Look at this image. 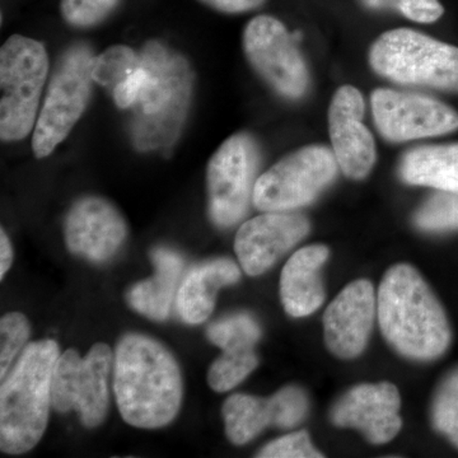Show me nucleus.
<instances>
[{
  "label": "nucleus",
  "instance_id": "nucleus-7",
  "mask_svg": "<svg viewBox=\"0 0 458 458\" xmlns=\"http://www.w3.org/2000/svg\"><path fill=\"white\" fill-rule=\"evenodd\" d=\"M87 45L68 47L54 69L44 102L33 129L32 150L47 158L73 131L89 106L92 87V62Z\"/></svg>",
  "mask_w": 458,
  "mask_h": 458
},
{
  "label": "nucleus",
  "instance_id": "nucleus-6",
  "mask_svg": "<svg viewBox=\"0 0 458 458\" xmlns=\"http://www.w3.org/2000/svg\"><path fill=\"white\" fill-rule=\"evenodd\" d=\"M49 55L40 41L13 35L0 50V138L18 141L29 137L40 113L49 77Z\"/></svg>",
  "mask_w": 458,
  "mask_h": 458
},
{
  "label": "nucleus",
  "instance_id": "nucleus-33",
  "mask_svg": "<svg viewBox=\"0 0 458 458\" xmlns=\"http://www.w3.org/2000/svg\"><path fill=\"white\" fill-rule=\"evenodd\" d=\"M207 7L225 14H242L261 7L267 0H199Z\"/></svg>",
  "mask_w": 458,
  "mask_h": 458
},
{
  "label": "nucleus",
  "instance_id": "nucleus-17",
  "mask_svg": "<svg viewBox=\"0 0 458 458\" xmlns=\"http://www.w3.org/2000/svg\"><path fill=\"white\" fill-rule=\"evenodd\" d=\"M376 315L377 297L370 282L360 279L346 285L325 311L328 351L340 360L360 355L369 344Z\"/></svg>",
  "mask_w": 458,
  "mask_h": 458
},
{
  "label": "nucleus",
  "instance_id": "nucleus-8",
  "mask_svg": "<svg viewBox=\"0 0 458 458\" xmlns=\"http://www.w3.org/2000/svg\"><path fill=\"white\" fill-rule=\"evenodd\" d=\"M339 168L330 148H301L258 177L252 203L261 212H294L311 204L336 179Z\"/></svg>",
  "mask_w": 458,
  "mask_h": 458
},
{
  "label": "nucleus",
  "instance_id": "nucleus-28",
  "mask_svg": "<svg viewBox=\"0 0 458 458\" xmlns=\"http://www.w3.org/2000/svg\"><path fill=\"white\" fill-rule=\"evenodd\" d=\"M123 0H62L60 13L66 25L89 30L101 25Z\"/></svg>",
  "mask_w": 458,
  "mask_h": 458
},
{
  "label": "nucleus",
  "instance_id": "nucleus-5",
  "mask_svg": "<svg viewBox=\"0 0 458 458\" xmlns=\"http://www.w3.org/2000/svg\"><path fill=\"white\" fill-rule=\"evenodd\" d=\"M369 64L391 82L458 92V47L414 30L382 33L370 47Z\"/></svg>",
  "mask_w": 458,
  "mask_h": 458
},
{
  "label": "nucleus",
  "instance_id": "nucleus-1",
  "mask_svg": "<svg viewBox=\"0 0 458 458\" xmlns=\"http://www.w3.org/2000/svg\"><path fill=\"white\" fill-rule=\"evenodd\" d=\"M114 393L123 420L140 429L174 421L182 401L180 367L152 337L128 334L116 346Z\"/></svg>",
  "mask_w": 458,
  "mask_h": 458
},
{
  "label": "nucleus",
  "instance_id": "nucleus-27",
  "mask_svg": "<svg viewBox=\"0 0 458 458\" xmlns=\"http://www.w3.org/2000/svg\"><path fill=\"white\" fill-rule=\"evenodd\" d=\"M433 427L458 447V369L439 386L432 405Z\"/></svg>",
  "mask_w": 458,
  "mask_h": 458
},
{
  "label": "nucleus",
  "instance_id": "nucleus-21",
  "mask_svg": "<svg viewBox=\"0 0 458 458\" xmlns=\"http://www.w3.org/2000/svg\"><path fill=\"white\" fill-rule=\"evenodd\" d=\"M150 258L156 265L155 276L132 286L128 302L141 315L155 321H165L171 312L183 260L177 252L164 247L153 250Z\"/></svg>",
  "mask_w": 458,
  "mask_h": 458
},
{
  "label": "nucleus",
  "instance_id": "nucleus-2",
  "mask_svg": "<svg viewBox=\"0 0 458 458\" xmlns=\"http://www.w3.org/2000/svg\"><path fill=\"white\" fill-rule=\"evenodd\" d=\"M377 318L386 340L410 360H437L450 346L445 310L408 264L394 265L385 274L377 294Z\"/></svg>",
  "mask_w": 458,
  "mask_h": 458
},
{
  "label": "nucleus",
  "instance_id": "nucleus-18",
  "mask_svg": "<svg viewBox=\"0 0 458 458\" xmlns=\"http://www.w3.org/2000/svg\"><path fill=\"white\" fill-rule=\"evenodd\" d=\"M401 397L390 382L360 385L337 400L331 410V421L340 428H355L373 445L393 441L403 420Z\"/></svg>",
  "mask_w": 458,
  "mask_h": 458
},
{
  "label": "nucleus",
  "instance_id": "nucleus-19",
  "mask_svg": "<svg viewBox=\"0 0 458 458\" xmlns=\"http://www.w3.org/2000/svg\"><path fill=\"white\" fill-rule=\"evenodd\" d=\"M328 255L327 246H306L294 252L286 262L280 276V298L292 318H306L324 303L321 269Z\"/></svg>",
  "mask_w": 458,
  "mask_h": 458
},
{
  "label": "nucleus",
  "instance_id": "nucleus-29",
  "mask_svg": "<svg viewBox=\"0 0 458 458\" xmlns=\"http://www.w3.org/2000/svg\"><path fill=\"white\" fill-rule=\"evenodd\" d=\"M29 319L20 312H9L0 321V378H5L12 364L30 337Z\"/></svg>",
  "mask_w": 458,
  "mask_h": 458
},
{
  "label": "nucleus",
  "instance_id": "nucleus-32",
  "mask_svg": "<svg viewBox=\"0 0 458 458\" xmlns=\"http://www.w3.org/2000/svg\"><path fill=\"white\" fill-rule=\"evenodd\" d=\"M148 81H149V72L140 63V65L113 89V98L116 106L123 110L131 108L132 105L140 98L143 89H146Z\"/></svg>",
  "mask_w": 458,
  "mask_h": 458
},
{
  "label": "nucleus",
  "instance_id": "nucleus-24",
  "mask_svg": "<svg viewBox=\"0 0 458 458\" xmlns=\"http://www.w3.org/2000/svg\"><path fill=\"white\" fill-rule=\"evenodd\" d=\"M261 336L258 321L249 313H236L214 322L208 327V337L222 351L254 348Z\"/></svg>",
  "mask_w": 458,
  "mask_h": 458
},
{
  "label": "nucleus",
  "instance_id": "nucleus-16",
  "mask_svg": "<svg viewBox=\"0 0 458 458\" xmlns=\"http://www.w3.org/2000/svg\"><path fill=\"white\" fill-rule=\"evenodd\" d=\"M64 234L72 254L105 262L122 249L128 225L123 214L106 199L86 197L75 201L66 214Z\"/></svg>",
  "mask_w": 458,
  "mask_h": 458
},
{
  "label": "nucleus",
  "instance_id": "nucleus-31",
  "mask_svg": "<svg viewBox=\"0 0 458 458\" xmlns=\"http://www.w3.org/2000/svg\"><path fill=\"white\" fill-rule=\"evenodd\" d=\"M258 457L261 458H321L324 454L313 447L307 432L288 434L265 445Z\"/></svg>",
  "mask_w": 458,
  "mask_h": 458
},
{
  "label": "nucleus",
  "instance_id": "nucleus-13",
  "mask_svg": "<svg viewBox=\"0 0 458 458\" xmlns=\"http://www.w3.org/2000/svg\"><path fill=\"white\" fill-rule=\"evenodd\" d=\"M309 397L297 386H288L270 399L234 394L222 409L225 433L233 445H246L265 428L292 429L300 426L309 414Z\"/></svg>",
  "mask_w": 458,
  "mask_h": 458
},
{
  "label": "nucleus",
  "instance_id": "nucleus-23",
  "mask_svg": "<svg viewBox=\"0 0 458 458\" xmlns=\"http://www.w3.org/2000/svg\"><path fill=\"white\" fill-rule=\"evenodd\" d=\"M254 348L223 351L208 373V382L216 393H227L240 385L258 367Z\"/></svg>",
  "mask_w": 458,
  "mask_h": 458
},
{
  "label": "nucleus",
  "instance_id": "nucleus-3",
  "mask_svg": "<svg viewBox=\"0 0 458 458\" xmlns=\"http://www.w3.org/2000/svg\"><path fill=\"white\" fill-rule=\"evenodd\" d=\"M140 57L149 81L131 108V140L140 152L167 149L188 119L194 73L185 57L161 42H148Z\"/></svg>",
  "mask_w": 458,
  "mask_h": 458
},
{
  "label": "nucleus",
  "instance_id": "nucleus-20",
  "mask_svg": "<svg viewBox=\"0 0 458 458\" xmlns=\"http://www.w3.org/2000/svg\"><path fill=\"white\" fill-rule=\"evenodd\" d=\"M240 279V267L229 259H216L195 267L177 291L176 309L180 318L186 324H203L212 315L219 289Z\"/></svg>",
  "mask_w": 458,
  "mask_h": 458
},
{
  "label": "nucleus",
  "instance_id": "nucleus-15",
  "mask_svg": "<svg viewBox=\"0 0 458 458\" xmlns=\"http://www.w3.org/2000/svg\"><path fill=\"white\" fill-rule=\"evenodd\" d=\"M310 229L309 219L295 212H264L250 219L238 229L234 241L241 267L249 276H261L298 245Z\"/></svg>",
  "mask_w": 458,
  "mask_h": 458
},
{
  "label": "nucleus",
  "instance_id": "nucleus-26",
  "mask_svg": "<svg viewBox=\"0 0 458 458\" xmlns=\"http://www.w3.org/2000/svg\"><path fill=\"white\" fill-rule=\"evenodd\" d=\"M414 225L424 232H448L458 229V194L442 191L432 195L414 216Z\"/></svg>",
  "mask_w": 458,
  "mask_h": 458
},
{
  "label": "nucleus",
  "instance_id": "nucleus-30",
  "mask_svg": "<svg viewBox=\"0 0 458 458\" xmlns=\"http://www.w3.org/2000/svg\"><path fill=\"white\" fill-rule=\"evenodd\" d=\"M363 7L373 11L399 12L418 23H434L445 13L439 0H360Z\"/></svg>",
  "mask_w": 458,
  "mask_h": 458
},
{
  "label": "nucleus",
  "instance_id": "nucleus-9",
  "mask_svg": "<svg viewBox=\"0 0 458 458\" xmlns=\"http://www.w3.org/2000/svg\"><path fill=\"white\" fill-rule=\"evenodd\" d=\"M259 164L258 141L247 132L232 135L214 153L207 170L208 204L214 225L232 227L245 216Z\"/></svg>",
  "mask_w": 458,
  "mask_h": 458
},
{
  "label": "nucleus",
  "instance_id": "nucleus-10",
  "mask_svg": "<svg viewBox=\"0 0 458 458\" xmlns=\"http://www.w3.org/2000/svg\"><path fill=\"white\" fill-rule=\"evenodd\" d=\"M113 352L106 344H95L86 358L73 349L59 355L53 377V406L59 412L77 410L87 428L102 424L110 403Z\"/></svg>",
  "mask_w": 458,
  "mask_h": 458
},
{
  "label": "nucleus",
  "instance_id": "nucleus-22",
  "mask_svg": "<svg viewBox=\"0 0 458 458\" xmlns=\"http://www.w3.org/2000/svg\"><path fill=\"white\" fill-rule=\"evenodd\" d=\"M401 180L458 194V143L409 150L401 159Z\"/></svg>",
  "mask_w": 458,
  "mask_h": 458
},
{
  "label": "nucleus",
  "instance_id": "nucleus-12",
  "mask_svg": "<svg viewBox=\"0 0 458 458\" xmlns=\"http://www.w3.org/2000/svg\"><path fill=\"white\" fill-rule=\"evenodd\" d=\"M370 102L379 134L393 143L439 137L458 129L457 111L436 98L378 89Z\"/></svg>",
  "mask_w": 458,
  "mask_h": 458
},
{
  "label": "nucleus",
  "instance_id": "nucleus-14",
  "mask_svg": "<svg viewBox=\"0 0 458 458\" xmlns=\"http://www.w3.org/2000/svg\"><path fill=\"white\" fill-rule=\"evenodd\" d=\"M366 102L360 90L343 86L328 108V132L340 170L348 179L363 180L376 164V141L364 125Z\"/></svg>",
  "mask_w": 458,
  "mask_h": 458
},
{
  "label": "nucleus",
  "instance_id": "nucleus-11",
  "mask_svg": "<svg viewBox=\"0 0 458 458\" xmlns=\"http://www.w3.org/2000/svg\"><path fill=\"white\" fill-rule=\"evenodd\" d=\"M247 62L271 89L286 99H300L310 89V72L291 33L271 16L252 18L242 35Z\"/></svg>",
  "mask_w": 458,
  "mask_h": 458
},
{
  "label": "nucleus",
  "instance_id": "nucleus-34",
  "mask_svg": "<svg viewBox=\"0 0 458 458\" xmlns=\"http://www.w3.org/2000/svg\"><path fill=\"white\" fill-rule=\"evenodd\" d=\"M13 262V247L4 229L0 231V278H4L5 274L11 269Z\"/></svg>",
  "mask_w": 458,
  "mask_h": 458
},
{
  "label": "nucleus",
  "instance_id": "nucleus-4",
  "mask_svg": "<svg viewBox=\"0 0 458 458\" xmlns=\"http://www.w3.org/2000/svg\"><path fill=\"white\" fill-rule=\"evenodd\" d=\"M54 340L30 344L0 390V448L9 454L31 451L44 436L53 405V377L59 360Z\"/></svg>",
  "mask_w": 458,
  "mask_h": 458
},
{
  "label": "nucleus",
  "instance_id": "nucleus-25",
  "mask_svg": "<svg viewBox=\"0 0 458 458\" xmlns=\"http://www.w3.org/2000/svg\"><path fill=\"white\" fill-rule=\"evenodd\" d=\"M140 63V55L131 47L114 45L93 59V81L113 92L114 87L122 83Z\"/></svg>",
  "mask_w": 458,
  "mask_h": 458
}]
</instances>
